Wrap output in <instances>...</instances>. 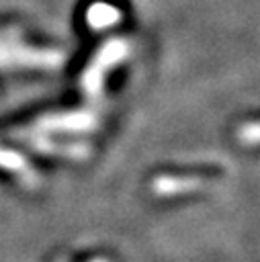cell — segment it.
Wrapping results in <instances>:
<instances>
[{"instance_id": "cell-3", "label": "cell", "mask_w": 260, "mask_h": 262, "mask_svg": "<svg viewBox=\"0 0 260 262\" xmlns=\"http://www.w3.org/2000/svg\"><path fill=\"white\" fill-rule=\"evenodd\" d=\"M119 16H121V12L115 6H111V4L98 2V4L88 8V23L92 27H96V29H104V27L115 25L119 20Z\"/></svg>"}, {"instance_id": "cell-4", "label": "cell", "mask_w": 260, "mask_h": 262, "mask_svg": "<svg viewBox=\"0 0 260 262\" xmlns=\"http://www.w3.org/2000/svg\"><path fill=\"white\" fill-rule=\"evenodd\" d=\"M237 139L242 143H248V145L260 143V121H250V123L242 125L237 129Z\"/></svg>"}, {"instance_id": "cell-1", "label": "cell", "mask_w": 260, "mask_h": 262, "mask_svg": "<svg viewBox=\"0 0 260 262\" xmlns=\"http://www.w3.org/2000/svg\"><path fill=\"white\" fill-rule=\"evenodd\" d=\"M127 55V43L125 41H109L102 45V49L98 51V55L94 57V61L90 63V68L86 70L84 78H82V84L84 88L90 92V94H96L102 86V76L104 72L115 66L117 61H121L123 57Z\"/></svg>"}, {"instance_id": "cell-2", "label": "cell", "mask_w": 260, "mask_h": 262, "mask_svg": "<svg viewBox=\"0 0 260 262\" xmlns=\"http://www.w3.org/2000/svg\"><path fill=\"white\" fill-rule=\"evenodd\" d=\"M201 186H205V180L201 176H158L151 182V190L162 196L199 190Z\"/></svg>"}]
</instances>
